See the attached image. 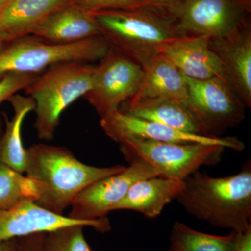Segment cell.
<instances>
[{
    "label": "cell",
    "mask_w": 251,
    "mask_h": 251,
    "mask_svg": "<svg viewBox=\"0 0 251 251\" xmlns=\"http://www.w3.org/2000/svg\"><path fill=\"white\" fill-rule=\"evenodd\" d=\"M26 176L37 188L38 205L63 215L86 187L125 171L126 167H95L85 164L64 147L39 143L27 149Z\"/></svg>",
    "instance_id": "obj_1"
},
{
    "label": "cell",
    "mask_w": 251,
    "mask_h": 251,
    "mask_svg": "<svg viewBox=\"0 0 251 251\" xmlns=\"http://www.w3.org/2000/svg\"><path fill=\"white\" fill-rule=\"evenodd\" d=\"M176 198L188 214L220 228L243 232L251 227V169L213 177L196 171L184 180Z\"/></svg>",
    "instance_id": "obj_2"
},
{
    "label": "cell",
    "mask_w": 251,
    "mask_h": 251,
    "mask_svg": "<svg viewBox=\"0 0 251 251\" xmlns=\"http://www.w3.org/2000/svg\"><path fill=\"white\" fill-rule=\"evenodd\" d=\"M94 15L109 46L141 65L160 54L167 44L185 36L174 19L159 10H103Z\"/></svg>",
    "instance_id": "obj_3"
},
{
    "label": "cell",
    "mask_w": 251,
    "mask_h": 251,
    "mask_svg": "<svg viewBox=\"0 0 251 251\" xmlns=\"http://www.w3.org/2000/svg\"><path fill=\"white\" fill-rule=\"evenodd\" d=\"M95 70L96 66L88 63H60L49 68L25 90L35 103L34 127L41 140L53 139L63 112L92 89Z\"/></svg>",
    "instance_id": "obj_4"
},
{
    "label": "cell",
    "mask_w": 251,
    "mask_h": 251,
    "mask_svg": "<svg viewBox=\"0 0 251 251\" xmlns=\"http://www.w3.org/2000/svg\"><path fill=\"white\" fill-rule=\"evenodd\" d=\"M102 36L72 44H54L34 35L8 43L0 52V79L9 74H36L60 63L100 61L108 52Z\"/></svg>",
    "instance_id": "obj_5"
},
{
    "label": "cell",
    "mask_w": 251,
    "mask_h": 251,
    "mask_svg": "<svg viewBox=\"0 0 251 251\" xmlns=\"http://www.w3.org/2000/svg\"><path fill=\"white\" fill-rule=\"evenodd\" d=\"M225 147L204 143L136 141L120 143L128 161L143 160L159 172L163 177L184 181L204 166L221 161Z\"/></svg>",
    "instance_id": "obj_6"
},
{
    "label": "cell",
    "mask_w": 251,
    "mask_h": 251,
    "mask_svg": "<svg viewBox=\"0 0 251 251\" xmlns=\"http://www.w3.org/2000/svg\"><path fill=\"white\" fill-rule=\"evenodd\" d=\"M163 12L185 36L221 39L249 22L251 0H179Z\"/></svg>",
    "instance_id": "obj_7"
},
{
    "label": "cell",
    "mask_w": 251,
    "mask_h": 251,
    "mask_svg": "<svg viewBox=\"0 0 251 251\" xmlns=\"http://www.w3.org/2000/svg\"><path fill=\"white\" fill-rule=\"evenodd\" d=\"M184 77L188 92L185 105L203 135L217 138L244 120L247 108L226 81Z\"/></svg>",
    "instance_id": "obj_8"
},
{
    "label": "cell",
    "mask_w": 251,
    "mask_h": 251,
    "mask_svg": "<svg viewBox=\"0 0 251 251\" xmlns=\"http://www.w3.org/2000/svg\"><path fill=\"white\" fill-rule=\"evenodd\" d=\"M96 66L93 86L85 94L100 118L119 111L139 89L143 77L141 64L109 48Z\"/></svg>",
    "instance_id": "obj_9"
},
{
    "label": "cell",
    "mask_w": 251,
    "mask_h": 251,
    "mask_svg": "<svg viewBox=\"0 0 251 251\" xmlns=\"http://www.w3.org/2000/svg\"><path fill=\"white\" fill-rule=\"evenodd\" d=\"M125 171L92 183L72 202L69 217L81 221L107 218L137 181L161 176L159 172L143 160H132Z\"/></svg>",
    "instance_id": "obj_10"
},
{
    "label": "cell",
    "mask_w": 251,
    "mask_h": 251,
    "mask_svg": "<svg viewBox=\"0 0 251 251\" xmlns=\"http://www.w3.org/2000/svg\"><path fill=\"white\" fill-rule=\"evenodd\" d=\"M104 133L114 141H150L161 143H204L222 145L237 151L244 144L235 137H208L186 133L158 122L150 121L117 111L100 118Z\"/></svg>",
    "instance_id": "obj_11"
},
{
    "label": "cell",
    "mask_w": 251,
    "mask_h": 251,
    "mask_svg": "<svg viewBox=\"0 0 251 251\" xmlns=\"http://www.w3.org/2000/svg\"><path fill=\"white\" fill-rule=\"evenodd\" d=\"M72 226L90 227L100 232L110 230L108 218L81 221L59 215L27 201L7 209H0V242L18 239L32 234L48 233Z\"/></svg>",
    "instance_id": "obj_12"
},
{
    "label": "cell",
    "mask_w": 251,
    "mask_h": 251,
    "mask_svg": "<svg viewBox=\"0 0 251 251\" xmlns=\"http://www.w3.org/2000/svg\"><path fill=\"white\" fill-rule=\"evenodd\" d=\"M209 46L222 63L224 80L246 108L251 107L250 21L226 37L209 39Z\"/></svg>",
    "instance_id": "obj_13"
},
{
    "label": "cell",
    "mask_w": 251,
    "mask_h": 251,
    "mask_svg": "<svg viewBox=\"0 0 251 251\" xmlns=\"http://www.w3.org/2000/svg\"><path fill=\"white\" fill-rule=\"evenodd\" d=\"M160 54L177 68L184 76L196 80L212 77L224 80L222 63L211 49L207 36L180 38L165 46Z\"/></svg>",
    "instance_id": "obj_14"
},
{
    "label": "cell",
    "mask_w": 251,
    "mask_h": 251,
    "mask_svg": "<svg viewBox=\"0 0 251 251\" xmlns=\"http://www.w3.org/2000/svg\"><path fill=\"white\" fill-rule=\"evenodd\" d=\"M31 35L54 44H72L101 36L94 12L72 3L50 15Z\"/></svg>",
    "instance_id": "obj_15"
},
{
    "label": "cell",
    "mask_w": 251,
    "mask_h": 251,
    "mask_svg": "<svg viewBox=\"0 0 251 251\" xmlns=\"http://www.w3.org/2000/svg\"><path fill=\"white\" fill-rule=\"evenodd\" d=\"M73 0H11L0 11V34L6 43L31 35L50 15Z\"/></svg>",
    "instance_id": "obj_16"
},
{
    "label": "cell",
    "mask_w": 251,
    "mask_h": 251,
    "mask_svg": "<svg viewBox=\"0 0 251 251\" xmlns=\"http://www.w3.org/2000/svg\"><path fill=\"white\" fill-rule=\"evenodd\" d=\"M184 186V181L161 176L140 180L130 188L114 211H135L149 219H154L167 204L176 199Z\"/></svg>",
    "instance_id": "obj_17"
},
{
    "label": "cell",
    "mask_w": 251,
    "mask_h": 251,
    "mask_svg": "<svg viewBox=\"0 0 251 251\" xmlns=\"http://www.w3.org/2000/svg\"><path fill=\"white\" fill-rule=\"evenodd\" d=\"M141 66L143 79L130 99L167 98L186 103L188 92L184 75L166 57L158 54Z\"/></svg>",
    "instance_id": "obj_18"
},
{
    "label": "cell",
    "mask_w": 251,
    "mask_h": 251,
    "mask_svg": "<svg viewBox=\"0 0 251 251\" xmlns=\"http://www.w3.org/2000/svg\"><path fill=\"white\" fill-rule=\"evenodd\" d=\"M122 105L120 111L126 115L158 122L186 133L203 135L185 104L174 99H130Z\"/></svg>",
    "instance_id": "obj_19"
},
{
    "label": "cell",
    "mask_w": 251,
    "mask_h": 251,
    "mask_svg": "<svg viewBox=\"0 0 251 251\" xmlns=\"http://www.w3.org/2000/svg\"><path fill=\"white\" fill-rule=\"evenodd\" d=\"M8 101L14 110L11 120L4 114L5 128L0 137V162L20 173H25L27 163V149L22 139L25 119L35 107L34 100L28 96L16 94Z\"/></svg>",
    "instance_id": "obj_20"
},
{
    "label": "cell",
    "mask_w": 251,
    "mask_h": 251,
    "mask_svg": "<svg viewBox=\"0 0 251 251\" xmlns=\"http://www.w3.org/2000/svg\"><path fill=\"white\" fill-rule=\"evenodd\" d=\"M235 232L216 236L195 230L176 221L171 234L168 251H233Z\"/></svg>",
    "instance_id": "obj_21"
},
{
    "label": "cell",
    "mask_w": 251,
    "mask_h": 251,
    "mask_svg": "<svg viewBox=\"0 0 251 251\" xmlns=\"http://www.w3.org/2000/svg\"><path fill=\"white\" fill-rule=\"evenodd\" d=\"M38 191L32 180L0 162V209L27 201L36 202Z\"/></svg>",
    "instance_id": "obj_22"
},
{
    "label": "cell",
    "mask_w": 251,
    "mask_h": 251,
    "mask_svg": "<svg viewBox=\"0 0 251 251\" xmlns=\"http://www.w3.org/2000/svg\"><path fill=\"white\" fill-rule=\"evenodd\" d=\"M84 227L67 226L45 233L42 251H94L86 240Z\"/></svg>",
    "instance_id": "obj_23"
},
{
    "label": "cell",
    "mask_w": 251,
    "mask_h": 251,
    "mask_svg": "<svg viewBox=\"0 0 251 251\" xmlns=\"http://www.w3.org/2000/svg\"><path fill=\"white\" fill-rule=\"evenodd\" d=\"M38 76L36 74H9L0 79V104L20 91L25 90ZM3 132L4 125L0 117V137Z\"/></svg>",
    "instance_id": "obj_24"
},
{
    "label": "cell",
    "mask_w": 251,
    "mask_h": 251,
    "mask_svg": "<svg viewBox=\"0 0 251 251\" xmlns=\"http://www.w3.org/2000/svg\"><path fill=\"white\" fill-rule=\"evenodd\" d=\"M138 0H73L83 9L96 12L103 10L136 9Z\"/></svg>",
    "instance_id": "obj_25"
},
{
    "label": "cell",
    "mask_w": 251,
    "mask_h": 251,
    "mask_svg": "<svg viewBox=\"0 0 251 251\" xmlns=\"http://www.w3.org/2000/svg\"><path fill=\"white\" fill-rule=\"evenodd\" d=\"M45 233H39L18 239L20 251H42Z\"/></svg>",
    "instance_id": "obj_26"
},
{
    "label": "cell",
    "mask_w": 251,
    "mask_h": 251,
    "mask_svg": "<svg viewBox=\"0 0 251 251\" xmlns=\"http://www.w3.org/2000/svg\"><path fill=\"white\" fill-rule=\"evenodd\" d=\"M233 251H251V227L243 232H235Z\"/></svg>",
    "instance_id": "obj_27"
},
{
    "label": "cell",
    "mask_w": 251,
    "mask_h": 251,
    "mask_svg": "<svg viewBox=\"0 0 251 251\" xmlns=\"http://www.w3.org/2000/svg\"><path fill=\"white\" fill-rule=\"evenodd\" d=\"M179 0H138V8H149L164 11L176 4Z\"/></svg>",
    "instance_id": "obj_28"
},
{
    "label": "cell",
    "mask_w": 251,
    "mask_h": 251,
    "mask_svg": "<svg viewBox=\"0 0 251 251\" xmlns=\"http://www.w3.org/2000/svg\"><path fill=\"white\" fill-rule=\"evenodd\" d=\"M0 251H20L18 239L0 242Z\"/></svg>",
    "instance_id": "obj_29"
},
{
    "label": "cell",
    "mask_w": 251,
    "mask_h": 251,
    "mask_svg": "<svg viewBox=\"0 0 251 251\" xmlns=\"http://www.w3.org/2000/svg\"><path fill=\"white\" fill-rule=\"evenodd\" d=\"M7 45V43L3 39L2 36L0 34V52L4 49L5 46Z\"/></svg>",
    "instance_id": "obj_30"
},
{
    "label": "cell",
    "mask_w": 251,
    "mask_h": 251,
    "mask_svg": "<svg viewBox=\"0 0 251 251\" xmlns=\"http://www.w3.org/2000/svg\"><path fill=\"white\" fill-rule=\"evenodd\" d=\"M11 0H0V11L6 6V4H9Z\"/></svg>",
    "instance_id": "obj_31"
},
{
    "label": "cell",
    "mask_w": 251,
    "mask_h": 251,
    "mask_svg": "<svg viewBox=\"0 0 251 251\" xmlns=\"http://www.w3.org/2000/svg\"><path fill=\"white\" fill-rule=\"evenodd\" d=\"M20 251V250H19Z\"/></svg>",
    "instance_id": "obj_32"
}]
</instances>
